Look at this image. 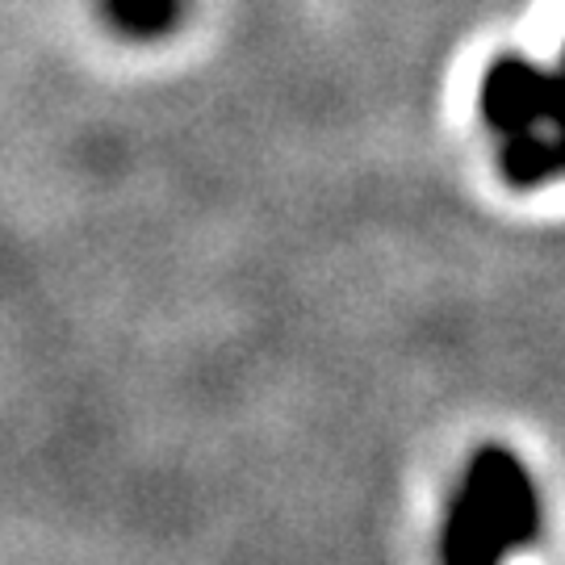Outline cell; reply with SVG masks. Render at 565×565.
I'll return each instance as SVG.
<instances>
[{
	"instance_id": "3957f363",
	"label": "cell",
	"mask_w": 565,
	"mask_h": 565,
	"mask_svg": "<svg viewBox=\"0 0 565 565\" xmlns=\"http://www.w3.org/2000/svg\"><path fill=\"white\" fill-rule=\"evenodd\" d=\"M499 168L515 189H536L565 177V55L545 72V109L527 139L499 147Z\"/></svg>"
},
{
	"instance_id": "6da1fadb",
	"label": "cell",
	"mask_w": 565,
	"mask_h": 565,
	"mask_svg": "<svg viewBox=\"0 0 565 565\" xmlns=\"http://www.w3.org/2000/svg\"><path fill=\"white\" fill-rule=\"evenodd\" d=\"M541 494L524 461L503 445H482L452 490L440 565H503L515 548L541 541Z\"/></svg>"
},
{
	"instance_id": "277c9868",
	"label": "cell",
	"mask_w": 565,
	"mask_h": 565,
	"mask_svg": "<svg viewBox=\"0 0 565 565\" xmlns=\"http://www.w3.org/2000/svg\"><path fill=\"white\" fill-rule=\"evenodd\" d=\"M105 21L135 42L172 34L184 18V0H102Z\"/></svg>"
},
{
	"instance_id": "7a4b0ae2",
	"label": "cell",
	"mask_w": 565,
	"mask_h": 565,
	"mask_svg": "<svg viewBox=\"0 0 565 565\" xmlns=\"http://www.w3.org/2000/svg\"><path fill=\"white\" fill-rule=\"evenodd\" d=\"M478 102H482V121L499 139H527L545 109V67L507 51L486 67Z\"/></svg>"
}]
</instances>
